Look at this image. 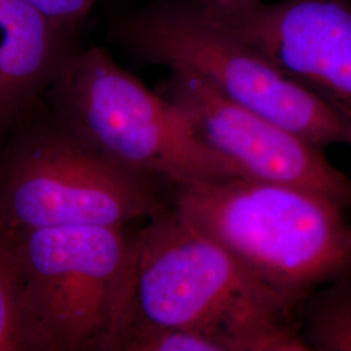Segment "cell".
<instances>
[{"label":"cell","mask_w":351,"mask_h":351,"mask_svg":"<svg viewBox=\"0 0 351 351\" xmlns=\"http://www.w3.org/2000/svg\"><path fill=\"white\" fill-rule=\"evenodd\" d=\"M298 316L308 351H351V276L307 294Z\"/></svg>","instance_id":"30bf717a"},{"label":"cell","mask_w":351,"mask_h":351,"mask_svg":"<svg viewBox=\"0 0 351 351\" xmlns=\"http://www.w3.org/2000/svg\"><path fill=\"white\" fill-rule=\"evenodd\" d=\"M52 24L62 29L88 14L98 0H29Z\"/></svg>","instance_id":"4fadbf2b"},{"label":"cell","mask_w":351,"mask_h":351,"mask_svg":"<svg viewBox=\"0 0 351 351\" xmlns=\"http://www.w3.org/2000/svg\"><path fill=\"white\" fill-rule=\"evenodd\" d=\"M215 21L351 124V0L263 1Z\"/></svg>","instance_id":"ba28073f"},{"label":"cell","mask_w":351,"mask_h":351,"mask_svg":"<svg viewBox=\"0 0 351 351\" xmlns=\"http://www.w3.org/2000/svg\"><path fill=\"white\" fill-rule=\"evenodd\" d=\"M21 351H114L132 314L137 232L75 226L3 234Z\"/></svg>","instance_id":"7a4b0ae2"},{"label":"cell","mask_w":351,"mask_h":351,"mask_svg":"<svg viewBox=\"0 0 351 351\" xmlns=\"http://www.w3.org/2000/svg\"><path fill=\"white\" fill-rule=\"evenodd\" d=\"M114 351H220L211 339L173 326H155L130 319Z\"/></svg>","instance_id":"8fae6325"},{"label":"cell","mask_w":351,"mask_h":351,"mask_svg":"<svg viewBox=\"0 0 351 351\" xmlns=\"http://www.w3.org/2000/svg\"><path fill=\"white\" fill-rule=\"evenodd\" d=\"M202 12L211 19L221 20L237 13L245 12L259 5L264 0H190Z\"/></svg>","instance_id":"5bb4252c"},{"label":"cell","mask_w":351,"mask_h":351,"mask_svg":"<svg viewBox=\"0 0 351 351\" xmlns=\"http://www.w3.org/2000/svg\"><path fill=\"white\" fill-rule=\"evenodd\" d=\"M165 190L103 159L52 117L0 152V233L128 226L165 210Z\"/></svg>","instance_id":"8992f818"},{"label":"cell","mask_w":351,"mask_h":351,"mask_svg":"<svg viewBox=\"0 0 351 351\" xmlns=\"http://www.w3.org/2000/svg\"><path fill=\"white\" fill-rule=\"evenodd\" d=\"M0 351H21L20 317L12 265L0 236Z\"/></svg>","instance_id":"7c38bea8"},{"label":"cell","mask_w":351,"mask_h":351,"mask_svg":"<svg viewBox=\"0 0 351 351\" xmlns=\"http://www.w3.org/2000/svg\"><path fill=\"white\" fill-rule=\"evenodd\" d=\"M63 30L29 0H0V125L5 132L50 90L73 53Z\"/></svg>","instance_id":"9c48e42d"},{"label":"cell","mask_w":351,"mask_h":351,"mask_svg":"<svg viewBox=\"0 0 351 351\" xmlns=\"http://www.w3.org/2000/svg\"><path fill=\"white\" fill-rule=\"evenodd\" d=\"M4 132H5V130H4V129H3V128H1V125H0V137H1V136H3V133H4Z\"/></svg>","instance_id":"9a60e30c"},{"label":"cell","mask_w":351,"mask_h":351,"mask_svg":"<svg viewBox=\"0 0 351 351\" xmlns=\"http://www.w3.org/2000/svg\"><path fill=\"white\" fill-rule=\"evenodd\" d=\"M130 319L201 335L220 351H308L298 307L171 204L137 230Z\"/></svg>","instance_id":"6da1fadb"},{"label":"cell","mask_w":351,"mask_h":351,"mask_svg":"<svg viewBox=\"0 0 351 351\" xmlns=\"http://www.w3.org/2000/svg\"><path fill=\"white\" fill-rule=\"evenodd\" d=\"M119 36L143 63L195 75L226 99L323 150L351 147V124L190 0L163 1L134 13Z\"/></svg>","instance_id":"5b68a950"},{"label":"cell","mask_w":351,"mask_h":351,"mask_svg":"<svg viewBox=\"0 0 351 351\" xmlns=\"http://www.w3.org/2000/svg\"><path fill=\"white\" fill-rule=\"evenodd\" d=\"M197 138L254 180L320 194L351 211V177L285 126L220 95L195 75L169 72L158 90Z\"/></svg>","instance_id":"52a82bcc"},{"label":"cell","mask_w":351,"mask_h":351,"mask_svg":"<svg viewBox=\"0 0 351 351\" xmlns=\"http://www.w3.org/2000/svg\"><path fill=\"white\" fill-rule=\"evenodd\" d=\"M53 119L128 172L168 190L198 181L246 177L204 146L184 114L103 49L73 52L50 88Z\"/></svg>","instance_id":"277c9868"},{"label":"cell","mask_w":351,"mask_h":351,"mask_svg":"<svg viewBox=\"0 0 351 351\" xmlns=\"http://www.w3.org/2000/svg\"><path fill=\"white\" fill-rule=\"evenodd\" d=\"M171 207L219 241L289 303L351 276V223L336 202L249 177L184 184Z\"/></svg>","instance_id":"3957f363"}]
</instances>
